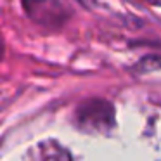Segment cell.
<instances>
[{"instance_id": "1", "label": "cell", "mask_w": 161, "mask_h": 161, "mask_svg": "<svg viewBox=\"0 0 161 161\" xmlns=\"http://www.w3.org/2000/svg\"><path fill=\"white\" fill-rule=\"evenodd\" d=\"M43 161H69V158H68L64 153H57V154H52V156H49L47 159H43Z\"/></svg>"}]
</instances>
